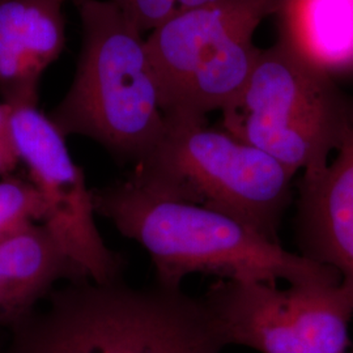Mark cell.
Masks as SVG:
<instances>
[{
  "mask_svg": "<svg viewBox=\"0 0 353 353\" xmlns=\"http://www.w3.org/2000/svg\"><path fill=\"white\" fill-rule=\"evenodd\" d=\"M96 214L148 252L156 284L179 290L192 274L223 280H285L290 285H339V274L294 254L227 214L176 201L128 178L92 190Z\"/></svg>",
  "mask_w": 353,
  "mask_h": 353,
  "instance_id": "1",
  "label": "cell"
},
{
  "mask_svg": "<svg viewBox=\"0 0 353 353\" xmlns=\"http://www.w3.org/2000/svg\"><path fill=\"white\" fill-rule=\"evenodd\" d=\"M10 326L0 353H221L201 297L182 288L74 281Z\"/></svg>",
  "mask_w": 353,
  "mask_h": 353,
  "instance_id": "2",
  "label": "cell"
},
{
  "mask_svg": "<svg viewBox=\"0 0 353 353\" xmlns=\"http://www.w3.org/2000/svg\"><path fill=\"white\" fill-rule=\"evenodd\" d=\"M81 50L75 77L49 118L64 138L94 140L122 164L160 144L165 117L145 38L112 0H75Z\"/></svg>",
  "mask_w": 353,
  "mask_h": 353,
  "instance_id": "3",
  "label": "cell"
},
{
  "mask_svg": "<svg viewBox=\"0 0 353 353\" xmlns=\"http://www.w3.org/2000/svg\"><path fill=\"white\" fill-rule=\"evenodd\" d=\"M294 173L207 119L165 118L156 150L130 176L168 198L227 214L271 242L292 201Z\"/></svg>",
  "mask_w": 353,
  "mask_h": 353,
  "instance_id": "4",
  "label": "cell"
},
{
  "mask_svg": "<svg viewBox=\"0 0 353 353\" xmlns=\"http://www.w3.org/2000/svg\"><path fill=\"white\" fill-rule=\"evenodd\" d=\"M352 112L330 76L280 41L259 51L240 94L221 110V125L294 174L312 176L327 166Z\"/></svg>",
  "mask_w": 353,
  "mask_h": 353,
  "instance_id": "5",
  "label": "cell"
},
{
  "mask_svg": "<svg viewBox=\"0 0 353 353\" xmlns=\"http://www.w3.org/2000/svg\"><path fill=\"white\" fill-rule=\"evenodd\" d=\"M276 0H217L152 30L145 45L165 118L207 119L246 84L261 49L254 34Z\"/></svg>",
  "mask_w": 353,
  "mask_h": 353,
  "instance_id": "6",
  "label": "cell"
},
{
  "mask_svg": "<svg viewBox=\"0 0 353 353\" xmlns=\"http://www.w3.org/2000/svg\"><path fill=\"white\" fill-rule=\"evenodd\" d=\"M221 341L261 353H345L352 307L339 285L220 279L201 297Z\"/></svg>",
  "mask_w": 353,
  "mask_h": 353,
  "instance_id": "7",
  "label": "cell"
},
{
  "mask_svg": "<svg viewBox=\"0 0 353 353\" xmlns=\"http://www.w3.org/2000/svg\"><path fill=\"white\" fill-rule=\"evenodd\" d=\"M3 103L19 159L45 202L42 223L85 278L94 283L119 280L126 262L102 239L84 172L74 163L61 131L38 109V93L8 94Z\"/></svg>",
  "mask_w": 353,
  "mask_h": 353,
  "instance_id": "8",
  "label": "cell"
},
{
  "mask_svg": "<svg viewBox=\"0 0 353 353\" xmlns=\"http://www.w3.org/2000/svg\"><path fill=\"white\" fill-rule=\"evenodd\" d=\"M336 151L332 164L303 176L297 223L301 254L339 274L353 310V112Z\"/></svg>",
  "mask_w": 353,
  "mask_h": 353,
  "instance_id": "9",
  "label": "cell"
},
{
  "mask_svg": "<svg viewBox=\"0 0 353 353\" xmlns=\"http://www.w3.org/2000/svg\"><path fill=\"white\" fill-rule=\"evenodd\" d=\"M61 280H89L43 223H28L0 241V326L10 327Z\"/></svg>",
  "mask_w": 353,
  "mask_h": 353,
  "instance_id": "10",
  "label": "cell"
},
{
  "mask_svg": "<svg viewBox=\"0 0 353 353\" xmlns=\"http://www.w3.org/2000/svg\"><path fill=\"white\" fill-rule=\"evenodd\" d=\"M65 24L62 3L0 0V88L38 90L43 71L62 54Z\"/></svg>",
  "mask_w": 353,
  "mask_h": 353,
  "instance_id": "11",
  "label": "cell"
},
{
  "mask_svg": "<svg viewBox=\"0 0 353 353\" xmlns=\"http://www.w3.org/2000/svg\"><path fill=\"white\" fill-rule=\"evenodd\" d=\"M281 42L325 75L353 71V0H279Z\"/></svg>",
  "mask_w": 353,
  "mask_h": 353,
  "instance_id": "12",
  "label": "cell"
},
{
  "mask_svg": "<svg viewBox=\"0 0 353 353\" xmlns=\"http://www.w3.org/2000/svg\"><path fill=\"white\" fill-rule=\"evenodd\" d=\"M45 202L29 179L0 178V241L28 223L43 221Z\"/></svg>",
  "mask_w": 353,
  "mask_h": 353,
  "instance_id": "13",
  "label": "cell"
},
{
  "mask_svg": "<svg viewBox=\"0 0 353 353\" xmlns=\"http://www.w3.org/2000/svg\"><path fill=\"white\" fill-rule=\"evenodd\" d=\"M141 33L152 32L190 10L217 0H112Z\"/></svg>",
  "mask_w": 353,
  "mask_h": 353,
  "instance_id": "14",
  "label": "cell"
},
{
  "mask_svg": "<svg viewBox=\"0 0 353 353\" xmlns=\"http://www.w3.org/2000/svg\"><path fill=\"white\" fill-rule=\"evenodd\" d=\"M19 163L20 159L13 143L8 109L0 102V178L11 176Z\"/></svg>",
  "mask_w": 353,
  "mask_h": 353,
  "instance_id": "15",
  "label": "cell"
},
{
  "mask_svg": "<svg viewBox=\"0 0 353 353\" xmlns=\"http://www.w3.org/2000/svg\"><path fill=\"white\" fill-rule=\"evenodd\" d=\"M54 1H58V3H62V4H63L64 1H65V0H54Z\"/></svg>",
  "mask_w": 353,
  "mask_h": 353,
  "instance_id": "16",
  "label": "cell"
},
{
  "mask_svg": "<svg viewBox=\"0 0 353 353\" xmlns=\"http://www.w3.org/2000/svg\"><path fill=\"white\" fill-rule=\"evenodd\" d=\"M276 1H278V3H279V0H276Z\"/></svg>",
  "mask_w": 353,
  "mask_h": 353,
  "instance_id": "17",
  "label": "cell"
}]
</instances>
